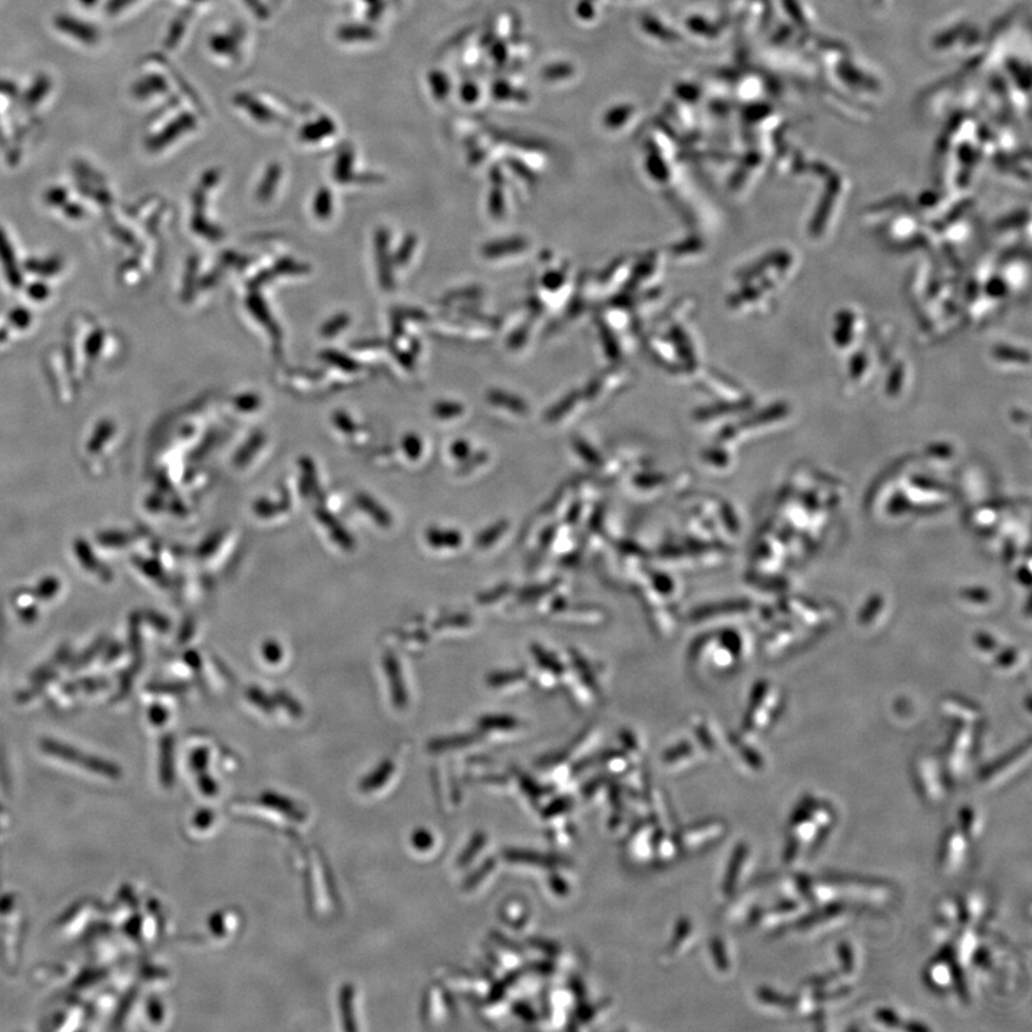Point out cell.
Returning a JSON list of instances; mask_svg holds the SVG:
<instances>
[{
  "label": "cell",
  "mask_w": 1032,
  "mask_h": 1032,
  "mask_svg": "<svg viewBox=\"0 0 1032 1032\" xmlns=\"http://www.w3.org/2000/svg\"><path fill=\"white\" fill-rule=\"evenodd\" d=\"M836 823L835 809L825 800L805 797L790 816L785 860L789 865L803 862L806 853L828 836Z\"/></svg>",
  "instance_id": "1"
},
{
  "label": "cell",
  "mask_w": 1032,
  "mask_h": 1032,
  "mask_svg": "<svg viewBox=\"0 0 1032 1032\" xmlns=\"http://www.w3.org/2000/svg\"><path fill=\"white\" fill-rule=\"evenodd\" d=\"M912 776H914L916 789L926 805H944L945 800L948 799L949 786L952 782L949 780L946 770L942 769V764L935 757H919L914 763Z\"/></svg>",
  "instance_id": "2"
},
{
  "label": "cell",
  "mask_w": 1032,
  "mask_h": 1032,
  "mask_svg": "<svg viewBox=\"0 0 1032 1032\" xmlns=\"http://www.w3.org/2000/svg\"><path fill=\"white\" fill-rule=\"evenodd\" d=\"M969 856H971V840L961 829H949L939 846V871L945 876L958 875L967 866Z\"/></svg>",
  "instance_id": "3"
},
{
  "label": "cell",
  "mask_w": 1032,
  "mask_h": 1032,
  "mask_svg": "<svg viewBox=\"0 0 1032 1032\" xmlns=\"http://www.w3.org/2000/svg\"><path fill=\"white\" fill-rule=\"evenodd\" d=\"M819 908H822V911L813 915L806 914L800 921H797V929L800 934L810 936V938L829 935L840 926L848 924L850 906L833 903V905L819 906Z\"/></svg>",
  "instance_id": "4"
},
{
  "label": "cell",
  "mask_w": 1032,
  "mask_h": 1032,
  "mask_svg": "<svg viewBox=\"0 0 1032 1032\" xmlns=\"http://www.w3.org/2000/svg\"><path fill=\"white\" fill-rule=\"evenodd\" d=\"M1030 762V750L1025 749V752L1018 750L1007 759L1000 760V762L992 764L988 769L982 770L979 774V783L984 789H997L1008 785L1014 777L1021 774L1022 767Z\"/></svg>",
  "instance_id": "5"
},
{
  "label": "cell",
  "mask_w": 1032,
  "mask_h": 1032,
  "mask_svg": "<svg viewBox=\"0 0 1032 1032\" xmlns=\"http://www.w3.org/2000/svg\"><path fill=\"white\" fill-rule=\"evenodd\" d=\"M959 968L961 967L955 962L951 952H942L926 967L924 975L926 984L929 988L935 989L936 992H942V994L952 991L958 987Z\"/></svg>",
  "instance_id": "6"
},
{
  "label": "cell",
  "mask_w": 1032,
  "mask_h": 1032,
  "mask_svg": "<svg viewBox=\"0 0 1032 1032\" xmlns=\"http://www.w3.org/2000/svg\"><path fill=\"white\" fill-rule=\"evenodd\" d=\"M807 906L802 901H789L782 903V905L770 906V908L762 909L757 912L756 918H753L754 924L759 928L766 929V931H773L776 928H782L792 924V922L800 921L803 916L806 915Z\"/></svg>",
  "instance_id": "7"
},
{
  "label": "cell",
  "mask_w": 1032,
  "mask_h": 1032,
  "mask_svg": "<svg viewBox=\"0 0 1032 1032\" xmlns=\"http://www.w3.org/2000/svg\"><path fill=\"white\" fill-rule=\"evenodd\" d=\"M961 908L962 926L964 928L979 929L987 922L991 914V902L987 893L981 889H971L962 893L958 898Z\"/></svg>",
  "instance_id": "8"
},
{
  "label": "cell",
  "mask_w": 1032,
  "mask_h": 1032,
  "mask_svg": "<svg viewBox=\"0 0 1032 1032\" xmlns=\"http://www.w3.org/2000/svg\"><path fill=\"white\" fill-rule=\"evenodd\" d=\"M750 863H752V853L747 846H742L737 850L734 855L733 862H731L729 875L726 879V892L736 891L744 879L750 875Z\"/></svg>",
  "instance_id": "9"
},
{
  "label": "cell",
  "mask_w": 1032,
  "mask_h": 1032,
  "mask_svg": "<svg viewBox=\"0 0 1032 1032\" xmlns=\"http://www.w3.org/2000/svg\"><path fill=\"white\" fill-rule=\"evenodd\" d=\"M936 922L942 931L952 932L961 929L962 918L958 898H942L936 906Z\"/></svg>",
  "instance_id": "10"
},
{
  "label": "cell",
  "mask_w": 1032,
  "mask_h": 1032,
  "mask_svg": "<svg viewBox=\"0 0 1032 1032\" xmlns=\"http://www.w3.org/2000/svg\"><path fill=\"white\" fill-rule=\"evenodd\" d=\"M958 819L959 829H961L962 832L965 833V836H967V838L971 840V842H974L975 839L981 838L982 833H984L985 829V819L984 816H982V813L979 812L977 807H962V809L959 810Z\"/></svg>",
  "instance_id": "11"
},
{
  "label": "cell",
  "mask_w": 1032,
  "mask_h": 1032,
  "mask_svg": "<svg viewBox=\"0 0 1032 1032\" xmlns=\"http://www.w3.org/2000/svg\"><path fill=\"white\" fill-rule=\"evenodd\" d=\"M760 1001L763 1002L764 1007L769 1010L777 1012L792 1011V1000H787L779 992L772 991V989H766V991L760 992Z\"/></svg>",
  "instance_id": "12"
},
{
  "label": "cell",
  "mask_w": 1032,
  "mask_h": 1032,
  "mask_svg": "<svg viewBox=\"0 0 1032 1032\" xmlns=\"http://www.w3.org/2000/svg\"><path fill=\"white\" fill-rule=\"evenodd\" d=\"M839 959L842 962V971L846 977H853L859 969V959L855 949L850 945H840Z\"/></svg>",
  "instance_id": "13"
},
{
  "label": "cell",
  "mask_w": 1032,
  "mask_h": 1032,
  "mask_svg": "<svg viewBox=\"0 0 1032 1032\" xmlns=\"http://www.w3.org/2000/svg\"><path fill=\"white\" fill-rule=\"evenodd\" d=\"M876 1022L882 1024L886 1028H902L901 1018H899L898 1012L891 1010H881L875 1014Z\"/></svg>",
  "instance_id": "14"
}]
</instances>
